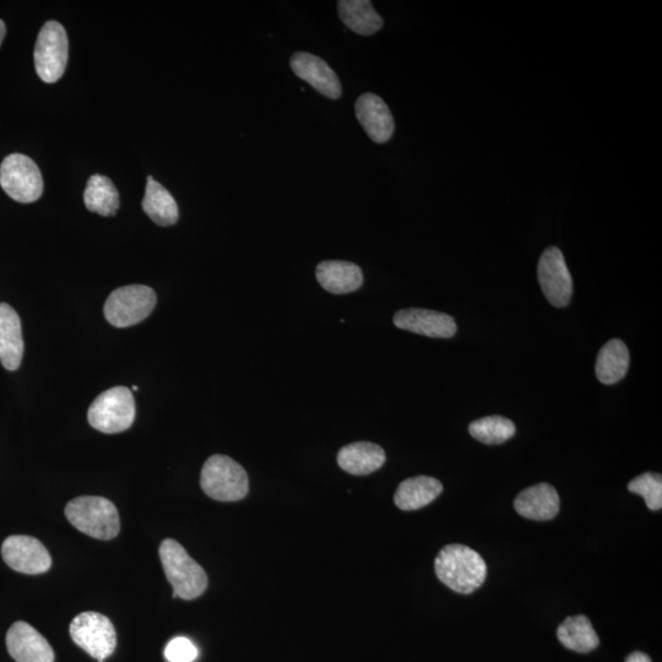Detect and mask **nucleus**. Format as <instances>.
Here are the masks:
<instances>
[{"instance_id":"f257e3e1","label":"nucleus","mask_w":662,"mask_h":662,"mask_svg":"<svg viewBox=\"0 0 662 662\" xmlns=\"http://www.w3.org/2000/svg\"><path fill=\"white\" fill-rule=\"evenodd\" d=\"M434 569L455 593L469 595L485 583L487 564L479 552L464 545H448L438 553Z\"/></svg>"},{"instance_id":"f03ea898","label":"nucleus","mask_w":662,"mask_h":662,"mask_svg":"<svg viewBox=\"0 0 662 662\" xmlns=\"http://www.w3.org/2000/svg\"><path fill=\"white\" fill-rule=\"evenodd\" d=\"M160 560L172 585L173 598L194 600L205 593L208 575L179 542L172 539L162 542Z\"/></svg>"},{"instance_id":"7ed1b4c3","label":"nucleus","mask_w":662,"mask_h":662,"mask_svg":"<svg viewBox=\"0 0 662 662\" xmlns=\"http://www.w3.org/2000/svg\"><path fill=\"white\" fill-rule=\"evenodd\" d=\"M65 515L75 529L97 540L115 539L121 530L118 510L107 498H75L65 507Z\"/></svg>"},{"instance_id":"20e7f679","label":"nucleus","mask_w":662,"mask_h":662,"mask_svg":"<svg viewBox=\"0 0 662 662\" xmlns=\"http://www.w3.org/2000/svg\"><path fill=\"white\" fill-rule=\"evenodd\" d=\"M200 486L210 498L219 502H237L248 495L246 470L226 455H213L203 466Z\"/></svg>"},{"instance_id":"39448f33","label":"nucleus","mask_w":662,"mask_h":662,"mask_svg":"<svg viewBox=\"0 0 662 662\" xmlns=\"http://www.w3.org/2000/svg\"><path fill=\"white\" fill-rule=\"evenodd\" d=\"M95 430L107 434L127 431L135 420V401L126 387H115L97 396L88 412Z\"/></svg>"},{"instance_id":"423d86ee","label":"nucleus","mask_w":662,"mask_h":662,"mask_svg":"<svg viewBox=\"0 0 662 662\" xmlns=\"http://www.w3.org/2000/svg\"><path fill=\"white\" fill-rule=\"evenodd\" d=\"M155 306L156 293L151 287L130 285L113 291L103 311L113 327L129 328L148 318Z\"/></svg>"},{"instance_id":"0eeeda50","label":"nucleus","mask_w":662,"mask_h":662,"mask_svg":"<svg viewBox=\"0 0 662 662\" xmlns=\"http://www.w3.org/2000/svg\"><path fill=\"white\" fill-rule=\"evenodd\" d=\"M70 637L91 658L103 662L115 653L117 633L110 618L97 612H83L70 624Z\"/></svg>"},{"instance_id":"6e6552de","label":"nucleus","mask_w":662,"mask_h":662,"mask_svg":"<svg viewBox=\"0 0 662 662\" xmlns=\"http://www.w3.org/2000/svg\"><path fill=\"white\" fill-rule=\"evenodd\" d=\"M0 186L15 202L34 203L43 193L40 168L29 156L9 155L0 166Z\"/></svg>"},{"instance_id":"1a4fd4ad","label":"nucleus","mask_w":662,"mask_h":662,"mask_svg":"<svg viewBox=\"0 0 662 662\" xmlns=\"http://www.w3.org/2000/svg\"><path fill=\"white\" fill-rule=\"evenodd\" d=\"M68 36L57 21L43 25L35 47L37 74L47 84L57 83L63 77L68 63Z\"/></svg>"},{"instance_id":"9d476101","label":"nucleus","mask_w":662,"mask_h":662,"mask_svg":"<svg viewBox=\"0 0 662 662\" xmlns=\"http://www.w3.org/2000/svg\"><path fill=\"white\" fill-rule=\"evenodd\" d=\"M537 276L547 301L552 306L563 308L571 302L573 280L566 259L557 247L547 248L539 260Z\"/></svg>"},{"instance_id":"9b49d317","label":"nucleus","mask_w":662,"mask_h":662,"mask_svg":"<svg viewBox=\"0 0 662 662\" xmlns=\"http://www.w3.org/2000/svg\"><path fill=\"white\" fill-rule=\"evenodd\" d=\"M2 555L4 562L19 573L42 574L52 566L50 552L35 537L9 536L3 542Z\"/></svg>"},{"instance_id":"f8f14e48","label":"nucleus","mask_w":662,"mask_h":662,"mask_svg":"<svg viewBox=\"0 0 662 662\" xmlns=\"http://www.w3.org/2000/svg\"><path fill=\"white\" fill-rule=\"evenodd\" d=\"M396 328L434 339H449L457 334V323L446 313L430 309H401L394 316Z\"/></svg>"},{"instance_id":"ddd939ff","label":"nucleus","mask_w":662,"mask_h":662,"mask_svg":"<svg viewBox=\"0 0 662 662\" xmlns=\"http://www.w3.org/2000/svg\"><path fill=\"white\" fill-rule=\"evenodd\" d=\"M291 68L298 78L305 80L328 99L336 100L343 95L338 75L322 58L306 52H297L291 58Z\"/></svg>"},{"instance_id":"4468645a","label":"nucleus","mask_w":662,"mask_h":662,"mask_svg":"<svg viewBox=\"0 0 662 662\" xmlns=\"http://www.w3.org/2000/svg\"><path fill=\"white\" fill-rule=\"evenodd\" d=\"M7 648L16 662H54L50 643L26 622H16L9 628Z\"/></svg>"},{"instance_id":"2eb2a0df","label":"nucleus","mask_w":662,"mask_h":662,"mask_svg":"<svg viewBox=\"0 0 662 662\" xmlns=\"http://www.w3.org/2000/svg\"><path fill=\"white\" fill-rule=\"evenodd\" d=\"M355 111L358 122L374 143L384 144L392 139L394 118L381 97L370 92L363 94L356 101Z\"/></svg>"},{"instance_id":"dca6fc26","label":"nucleus","mask_w":662,"mask_h":662,"mask_svg":"<svg viewBox=\"0 0 662 662\" xmlns=\"http://www.w3.org/2000/svg\"><path fill=\"white\" fill-rule=\"evenodd\" d=\"M560 507V496L556 488L548 484L526 488L514 501V508L519 515L536 522L555 518Z\"/></svg>"},{"instance_id":"f3484780","label":"nucleus","mask_w":662,"mask_h":662,"mask_svg":"<svg viewBox=\"0 0 662 662\" xmlns=\"http://www.w3.org/2000/svg\"><path fill=\"white\" fill-rule=\"evenodd\" d=\"M24 356L23 329L19 314L0 303V362L5 370L16 371Z\"/></svg>"},{"instance_id":"a211bd4d","label":"nucleus","mask_w":662,"mask_h":662,"mask_svg":"<svg viewBox=\"0 0 662 662\" xmlns=\"http://www.w3.org/2000/svg\"><path fill=\"white\" fill-rule=\"evenodd\" d=\"M317 280L325 291L334 295L355 292L363 284L362 270L358 265L343 260H327L318 265Z\"/></svg>"},{"instance_id":"6ab92c4d","label":"nucleus","mask_w":662,"mask_h":662,"mask_svg":"<svg viewBox=\"0 0 662 662\" xmlns=\"http://www.w3.org/2000/svg\"><path fill=\"white\" fill-rule=\"evenodd\" d=\"M385 452L381 446L371 442L351 443L340 449L338 464L341 469L355 476H366L382 468Z\"/></svg>"},{"instance_id":"aec40b11","label":"nucleus","mask_w":662,"mask_h":662,"mask_svg":"<svg viewBox=\"0 0 662 662\" xmlns=\"http://www.w3.org/2000/svg\"><path fill=\"white\" fill-rule=\"evenodd\" d=\"M443 485L430 476H416L401 482L395 492L394 502L401 510H417L428 506L441 496Z\"/></svg>"},{"instance_id":"412c9836","label":"nucleus","mask_w":662,"mask_h":662,"mask_svg":"<svg viewBox=\"0 0 662 662\" xmlns=\"http://www.w3.org/2000/svg\"><path fill=\"white\" fill-rule=\"evenodd\" d=\"M338 9L340 19L357 35L371 36L383 27L381 15L368 0H341Z\"/></svg>"},{"instance_id":"4be33fe9","label":"nucleus","mask_w":662,"mask_h":662,"mask_svg":"<svg viewBox=\"0 0 662 662\" xmlns=\"http://www.w3.org/2000/svg\"><path fill=\"white\" fill-rule=\"evenodd\" d=\"M141 205H143L145 214L156 225L167 227L177 224L179 213L175 198L153 177L148 178L145 197Z\"/></svg>"},{"instance_id":"5701e85b","label":"nucleus","mask_w":662,"mask_h":662,"mask_svg":"<svg viewBox=\"0 0 662 662\" xmlns=\"http://www.w3.org/2000/svg\"><path fill=\"white\" fill-rule=\"evenodd\" d=\"M629 368V351L620 339H612L599 352L596 360V377L604 384H615L626 376Z\"/></svg>"},{"instance_id":"b1692460","label":"nucleus","mask_w":662,"mask_h":662,"mask_svg":"<svg viewBox=\"0 0 662 662\" xmlns=\"http://www.w3.org/2000/svg\"><path fill=\"white\" fill-rule=\"evenodd\" d=\"M557 637L564 647L582 654L590 653L600 644L593 624L583 615L566 618L558 627Z\"/></svg>"},{"instance_id":"393cba45","label":"nucleus","mask_w":662,"mask_h":662,"mask_svg":"<svg viewBox=\"0 0 662 662\" xmlns=\"http://www.w3.org/2000/svg\"><path fill=\"white\" fill-rule=\"evenodd\" d=\"M86 208L101 216H113L119 209V194L110 178L94 175L84 193Z\"/></svg>"},{"instance_id":"a878e982","label":"nucleus","mask_w":662,"mask_h":662,"mask_svg":"<svg viewBox=\"0 0 662 662\" xmlns=\"http://www.w3.org/2000/svg\"><path fill=\"white\" fill-rule=\"evenodd\" d=\"M472 437L488 446H496L509 441L517 432L513 421L503 416H488L476 420L469 426Z\"/></svg>"},{"instance_id":"bb28decb","label":"nucleus","mask_w":662,"mask_h":662,"mask_svg":"<svg viewBox=\"0 0 662 662\" xmlns=\"http://www.w3.org/2000/svg\"><path fill=\"white\" fill-rule=\"evenodd\" d=\"M629 492L644 498L650 510H660L662 507V477L655 472H645L629 482Z\"/></svg>"},{"instance_id":"cd10ccee","label":"nucleus","mask_w":662,"mask_h":662,"mask_svg":"<svg viewBox=\"0 0 662 662\" xmlns=\"http://www.w3.org/2000/svg\"><path fill=\"white\" fill-rule=\"evenodd\" d=\"M165 656L170 662H193L198 658V649L188 638L178 637L167 644Z\"/></svg>"},{"instance_id":"c85d7f7f","label":"nucleus","mask_w":662,"mask_h":662,"mask_svg":"<svg viewBox=\"0 0 662 662\" xmlns=\"http://www.w3.org/2000/svg\"><path fill=\"white\" fill-rule=\"evenodd\" d=\"M626 662H651V660L647 654L640 653V651H636V653H633L628 656Z\"/></svg>"},{"instance_id":"c756f323","label":"nucleus","mask_w":662,"mask_h":662,"mask_svg":"<svg viewBox=\"0 0 662 662\" xmlns=\"http://www.w3.org/2000/svg\"><path fill=\"white\" fill-rule=\"evenodd\" d=\"M5 32H7V29H5V24L2 20H0V45H2L4 41Z\"/></svg>"},{"instance_id":"7c9ffc66","label":"nucleus","mask_w":662,"mask_h":662,"mask_svg":"<svg viewBox=\"0 0 662 662\" xmlns=\"http://www.w3.org/2000/svg\"><path fill=\"white\" fill-rule=\"evenodd\" d=\"M133 390H134V392H137V390H138L137 385H135V387H133Z\"/></svg>"}]
</instances>
